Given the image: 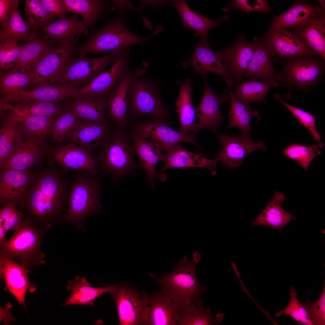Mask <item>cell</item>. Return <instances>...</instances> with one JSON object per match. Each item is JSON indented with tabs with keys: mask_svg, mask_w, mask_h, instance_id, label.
Returning <instances> with one entry per match:
<instances>
[{
	"mask_svg": "<svg viewBox=\"0 0 325 325\" xmlns=\"http://www.w3.org/2000/svg\"><path fill=\"white\" fill-rule=\"evenodd\" d=\"M130 46L126 48L109 70L100 74L87 86L77 90L72 99L90 97H112L124 77L130 71Z\"/></svg>",
	"mask_w": 325,
	"mask_h": 325,
	"instance_id": "13",
	"label": "cell"
},
{
	"mask_svg": "<svg viewBox=\"0 0 325 325\" xmlns=\"http://www.w3.org/2000/svg\"><path fill=\"white\" fill-rule=\"evenodd\" d=\"M171 5L179 14L182 26L194 30V36L196 37L200 36L203 41L208 40L207 34L211 29L219 26L221 22L229 20V16L227 15L213 20L203 15L198 14L190 9L185 0H174Z\"/></svg>",
	"mask_w": 325,
	"mask_h": 325,
	"instance_id": "32",
	"label": "cell"
},
{
	"mask_svg": "<svg viewBox=\"0 0 325 325\" xmlns=\"http://www.w3.org/2000/svg\"><path fill=\"white\" fill-rule=\"evenodd\" d=\"M274 97L290 112L298 122L309 131L312 136V141L317 142L318 147H323L324 143L321 141V136L316 129L315 116L287 103L283 100L281 96L278 93L275 94Z\"/></svg>",
	"mask_w": 325,
	"mask_h": 325,
	"instance_id": "50",
	"label": "cell"
},
{
	"mask_svg": "<svg viewBox=\"0 0 325 325\" xmlns=\"http://www.w3.org/2000/svg\"><path fill=\"white\" fill-rule=\"evenodd\" d=\"M217 138L222 148L213 155L223 165L231 170L241 166L245 158L255 150H260L265 151L267 150L262 141H253L250 136L236 134L231 136L227 133L218 135Z\"/></svg>",
	"mask_w": 325,
	"mask_h": 325,
	"instance_id": "14",
	"label": "cell"
},
{
	"mask_svg": "<svg viewBox=\"0 0 325 325\" xmlns=\"http://www.w3.org/2000/svg\"><path fill=\"white\" fill-rule=\"evenodd\" d=\"M0 104L12 105L19 94L29 85L32 72L24 73L14 67L8 72L0 71Z\"/></svg>",
	"mask_w": 325,
	"mask_h": 325,
	"instance_id": "34",
	"label": "cell"
},
{
	"mask_svg": "<svg viewBox=\"0 0 325 325\" xmlns=\"http://www.w3.org/2000/svg\"><path fill=\"white\" fill-rule=\"evenodd\" d=\"M88 26L79 15L74 14L66 19H59L56 21L39 28L50 43L53 45H62L70 43L78 35L86 34Z\"/></svg>",
	"mask_w": 325,
	"mask_h": 325,
	"instance_id": "29",
	"label": "cell"
},
{
	"mask_svg": "<svg viewBox=\"0 0 325 325\" xmlns=\"http://www.w3.org/2000/svg\"><path fill=\"white\" fill-rule=\"evenodd\" d=\"M66 102L30 100L11 106L18 113L23 116L57 117L67 109Z\"/></svg>",
	"mask_w": 325,
	"mask_h": 325,
	"instance_id": "46",
	"label": "cell"
},
{
	"mask_svg": "<svg viewBox=\"0 0 325 325\" xmlns=\"http://www.w3.org/2000/svg\"><path fill=\"white\" fill-rule=\"evenodd\" d=\"M69 176L68 207L62 223H71L81 228L87 217L98 213L106 214L101 200L103 176L98 173L75 170Z\"/></svg>",
	"mask_w": 325,
	"mask_h": 325,
	"instance_id": "2",
	"label": "cell"
},
{
	"mask_svg": "<svg viewBox=\"0 0 325 325\" xmlns=\"http://www.w3.org/2000/svg\"><path fill=\"white\" fill-rule=\"evenodd\" d=\"M128 132L136 154L138 155L140 161L139 168L144 169L146 172L148 178V187L155 190V179L157 178L161 182H164L167 178L166 174L158 173L155 170L157 164L162 161L163 154L162 153V150L158 146L143 138L138 135Z\"/></svg>",
	"mask_w": 325,
	"mask_h": 325,
	"instance_id": "26",
	"label": "cell"
},
{
	"mask_svg": "<svg viewBox=\"0 0 325 325\" xmlns=\"http://www.w3.org/2000/svg\"><path fill=\"white\" fill-rule=\"evenodd\" d=\"M127 99L129 121L149 115L170 126L171 122L168 115L169 106L162 101L159 85L151 79L141 77L135 79L129 88Z\"/></svg>",
	"mask_w": 325,
	"mask_h": 325,
	"instance_id": "8",
	"label": "cell"
},
{
	"mask_svg": "<svg viewBox=\"0 0 325 325\" xmlns=\"http://www.w3.org/2000/svg\"><path fill=\"white\" fill-rule=\"evenodd\" d=\"M317 145H306L292 144L288 145L281 152L300 165L307 172L309 166L314 158L321 154Z\"/></svg>",
	"mask_w": 325,
	"mask_h": 325,
	"instance_id": "48",
	"label": "cell"
},
{
	"mask_svg": "<svg viewBox=\"0 0 325 325\" xmlns=\"http://www.w3.org/2000/svg\"><path fill=\"white\" fill-rule=\"evenodd\" d=\"M126 129L116 125L107 141L94 155L102 176L108 175L115 184L123 178L140 169L135 159V148Z\"/></svg>",
	"mask_w": 325,
	"mask_h": 325,
	"instance_id": "3",
	"label": "cell"
},
{
	"mask_svg": "<svg viewBox=\"0 0 325 325\" xmlns=\"http://www.w3.org/2000/svg\"><path fill=\"white\" fill-rule=\"evenodd\" d=\"M78 118L66 141L92 152L101 147L110 137L114 126Z\"/></svg>",
	"mask_w": 325,
	"mask_h": 325,
	"instance_id": "16",
	"label": "cell"
},
{
	"mask_svg": "<svg viewBox=\"0 0 325 325\" xmlns=\"http://www.w3.org/2000/svg\"><path fill=\"white\" fill-rule=\"evenodd\" d=\"M211 310L202 305L192 304L180 308L177 325H212L221 322L224 313H219L215 317Z\"/></svg>",
	"mask_w": 325,
	"mask_h": 325,
	"instance_id": "45",
	"label": "cell"
},
{
	"mask_svg": "<svg viewBox=\"0 0 325 325\" xmlns=\"http://www.w3.org/2000/svg\"><path fill=\"white\" fill-rule=\"evenodd\" d=\"M162 161L164 165L161 173L172 168L202 167L208 169L213 175L216 176L219 160L208 159L186 150L178 144L163 154Z\"/></svg>",
	"mask_w": 325,
	"mask_h": 325,
	"instance_id": "31",
	"label": "cell"
},
{
	"mask_svg": "<svg viewBox=\"0 0 325 325\" xmlns=\"http://www.w3.org/2000/svg\"><path fill=\"white\" fill-rule=\"evenodd\" d=\"M18 114V126L23 134L42 139L50 135L54 122L57 117L25 116Z\"/></svg>",
	"mask_w": 325,
	"mask_h": 325,
	"instance_id": "47",
	"label": "cell"
},
{
	"mask_svg": "<svg viewBox=\"0 0 325 325\" xmlns=\"http://www.w3.org/2000/svg\"><path fill=\"white\" fill-rule=\"evenodd\" d=\"M51 159L59 165L64 172L70 169L88 171L94 174L98 169L91 151L72 143L59 145L51 151Z\"/></svg>",
	"mask_w": 325,
	"mask_h": 325,
	"instance_id": "20",
	"label": "cell"
},
{
	"mask_svg": "<svg viewBox=\"0 0 325 325\" xmlns=\"http://www.w3.org/2000/svg\"><path fill=\"white\" fill-rule=\"evenodd\" d=\"M47 11L59 19L67 18L63 0H40Z\"/></svg>",
	"mask_w": 325,
	"mask_h": 325,
	"instance_id": "58",
	"label": "cell"
},
{
	"mask_svg": "<svg viewBox=\"0 0 325 325\" xmlns=\"http://www.w3.org/2000/svg\"><path fill=\"white\" fill-rule=\"evenodd\" d=\"M256 48L255 42L247 41L244 35L237 37L235 42L227 48L215 51L227 69L234 84L243 81Z\"/></svg>",
	"mask_w": 325,
	"mask_h": 325,
	"instance_id": "15",
	"label": "cell"
},
{
	"mask_svg": "<svg viewBox=\"0 0 325 325\" xmlns=\"http://www.w3.org/2000/svg\"><path fill=\"white\" fill-rule=\"evenodd\" d=\"M19 2V0H0V25L2 27L18 8Z\"/></svg>",
	"mask_w": 325,
	"mask_h": 325,
	"instance_id": "57",
	"label": "cell"
},
{
	"mask_svg": "<svg viewBox=\"0 0 325 325\" xmlns=\"http://www.w3.org/2000/svg\"><path fill=\"white\" fill-rule=\"evenodd\" d=\"M234 9L248 14L252 11L263 12H270L272 8L268 2L264 0H233L230 1L228 6L223 8L224 11Z\"/></svg>",
	"mask_w": 325,
	"mask_h": 325,
	"instance_id": "56",
	"label": "cell"
},
{
	"mask_svg": "<svg viewBox=\"0 0 325 325\" xmlns=\"http://www.w3.org/2000/svg\"><path fill=\"white\" fill-rule=\"evenodd\" d=\"M197 263L184 256L171 272L160 276L151 273L149 276L155 279L160 287V290L180 308L192 304L202 305L201 296L208 289L198 279Z\"/></svg>",
	"mask_w": 325,
	"mask_h": 325,
	"instance_id": "4",
	"label": "cell"
},
{
	"mask_svg": "<svg viewBox=\"0 0 325 325\" xmlns=\"http://www.w3.org/2000/svg\"><path fill=\"white\" fill-rule=\"evenodd\" d=\"M200 253H198L197 252H196L194 254L193 256V259L197 262L199 261L200 259Z\"/></svg>",
	"mask_w": 325,
	"mask_h": 325,
	"instance_id": "61",
	"label": "cell"
},
{
	"mask_svg": "<svg viewBox=\"0 0 325 325\" xmlns=\"http://www.w3.org/2000/svg\"><path fill=\"white\" fill-rule=\"evenodd\" d=\"M158 32L141 36L131 32L126 27L124 19L118 17L94 32L85 42L79 45V54L92 53L95 55L104 52L115 51L132 45H140L149 42Z\"/></svg>",
	"mask_w": 325,
	"mask_h": 325,
	"instance_id": "7",
	"label": "cell"
},
{
	"mask_svg": "<svg viewBox=\"0 0 325 325\" xmlns=\"http://www.w3.org/2000/svg\"><path fill=\"white\" fill-rule=\"evenodd\" d=\"M126 48L96 58L79 54L70 61L54 84L67 85L78 90L87 86L104 72L107 65L113 63Z\"/></svg>",
	"mask_w": 325,
	"mask_h": 325,
	"instance_id": "9",
	"label": "cell"
},
{
	"mask_svg": "<svg viewBox=\"0 0 325 325\" xmlns=\"http://www.w3.org/2000/svg\"><path fill=\"white\" fill-rule=\"evenodd\" d=\"M110 98L87 97L66 102L67 108L73 111L78 118L107 125L110 122L105 117Z\"/></svg>",
	"mask_w": 325,
	"mask_h": 325,
	"instance_id": "37",
	"label": "cell"
},
{
	"mask_svg": "<svg viewBox=\"0 0 325 325\" xmlns=\"http://www.w3.org/2000/svg\"><path fill=\"white\" fill-rule=\"evenodd\" d=\"M66 12L80 15L88 28H93L109 6L101 0H63Z\"/></svg>",
	"mask_w": 325,
	"mask_h": 325,
	"instance_id": "42",
	"label": "cell"
},
{
	"mask_svg": "<svg viewBox=\"0 0 325 325\" xmlns=\"http://www.w3.org/2000/svg\"><path fill=\"white\" fill-rule=\"evenodd\" d=\"M43 139L23 135L22 141L0 167V171L24 170L40 161L46 154V147Z\"/></svg>",
	"mask_w": 325,
	"mask_h": 325,
	"instance_id": "19",
	"label": "cell"
},
{
	"mask_svg": "<svg viewBox=\"0 0 325 325\" xmlns=\"http://www.w3.org/2000/svg\"><path fill=\"white\" fill-rule=\"evenodd\" d=\"M191 82V80L189 79L177 82L180 85V89L178 99L175 104L180 123L179 132L184 133L190 131L198 133L202 131L195 120V110L191 95L193 87Z\"/></svg>",
	"mask_w": 325,
	"mask_h": 325,
	"instance_id": "36",
	"label": "cell"
},
{
	"mask_svg": "<svg viewBox=\"0 0 325 325\" xmlns=\"http://www.w3.org/2000/svg\"><path fill=\"white\" fill-rule=\"evenodd\" d=\"M116 288V284L102 287H92L85 278L76 276L74 280L68 281L67 289L71 291V294L62 305L87 306L90 304L93 306V301L96 298L105 293L111 294Z\"/></svg>",
	"mask_w": 325,
	"mask_h": 325,
	"instance_id": "38",
	"label": "cell"
},
{
	"mask_svg": "<svg viewBox=\"0 0 325 325\" xmlns=\"http://www.w3.org/2000/svg\"><path fill=\"white\" fill-rule=\"evenodd\" d=\"M56 46L51 45L45 35H37L33 41L24 45L14 67L23 72H31L42 57Z\"/></svg>",
	"mask_w": 325,
	"mask_h": 325,
	"instance_id": "41",
	"label": "cell"
},
{
	"mask_svg": "<svg viewBox=\"0 0 325 325\" xmlns=\"http://www.w3.org/2000/svg\"><path fill=\"white\" fill-rule=\"evenodd\" d=\"M277 60L282 67L280 84L287 89L284 95L287 98L294 90L309 93L323 80L325 61L317 54Z\"/></svg>",
	"mask_w": 325,
	"mask_h": 325,
	"instance_id": "6",
	"label": "cell"
},
{
	"mask_svg": "<svg viewBox=\"0 0 325 325\" xmlns=\"http://www.w3.org/2000/svg\"><path fill=\"white\" fill-rule=\"evenodd\" d=\"M320 6L308 0H297L282 14L272 16V23L267 33L278 29L289 28L292 30L302 25L311 18L325 11V4Z\"/></svg>",
	"mask_w": 325,
	"mask_h": 325,
	"instance_id": "27",
	"label": "cell"
},
{
	"mask_svg": "<svg viewBox=\"0 0 325 325\" xmlns=\"http://www.w3.org/2000/svg\"><path fill=\"white\" fill-rule=\"evenodd\" d=\"M0 167L23 139L18 123L19 115L12 107L0 106Z\"/></svg>",
	"mask_w": 325,
	"mask_h": 325,
	"instance_id": "28",
	"label": "cell"
},
{
	"mask_svg": "<svg viewBox=\"0 0 325 325\" xmlns=\"http://www.w3.org/2000/svg\"><path fill=\"white\" fill-rule=\"evenodd\" d=\"M290 299L287 306L283 310L275 313V315L279 317L287 315L300 324L313 325L306 310L297 298V294L294 286L290 287Z\"/></svg>",
	"mask_w": 325,
	"mask_h": 325,
	"instance_id": "52",
	"label": "cell"
},
{
	"mask_svg": "<svg viewBox=\"0 0 325 325\" xmlns=\"http://www.w3.org/2000/svg\"><path fill=\"white\" fill-rule=\"evenodd\" d=\"M17 44V43L13 42L0 44V71H8L14 67L24 45L19 46Z\"/></svg>",
	"mask_w": 325,
	"mask_h": 325,
	"instance_id": "55",
	"label": "cell"
},
{
	"mask_svg": "<svg viewBox=\"0 0 325 325\" xmlns=\"http://www.w3.org/2000/svg\"><path fill=\"white\" fill-rule=\"evenodd\" d=\"M111 294L116 303L120 325H144L149 305V295L144 290L126 283L116 284Z\"/></svg>",
	"mask_w": 325,
	"mask_h": 325,
	"instance_id": "12",
	"label": "cell"
},
{
	"mask_svg": "<svg viewBox=\"0 0 325 325\" xmlns=\"http://www.w3.org/2000/svg\"><path fill=\"white\" fill-rule=\"evenodd\" d=\"M285 200L284 194L275 192L265 208L256 218L252 221L250 226H268L277 229L282 233L284 227L291 221L296 219L294 216L287 212L281 206V204Z\"/></svg>",
	"mask_w": 325,
	"mask_h": 325,
	"instance_id": "33",
	"label": "cell"
},
{
	"mask_svg": "<svg viewBox=\"0 0 325 325\" xmlns=\"http://www.w3.org/2000/svg\"><path fill=\"white\" fill-rule=\"evenodd\" d=\"M302 41L325 61V11L292 29Z\"/></svg>",
	"mask_w": 325,
	"mask_h": 325,
	"instance_id": "35",
	"label": "cell"
},
{
	"mask_svg": "<svg viewBox=\"0 0 325 325\" xmlns=\"http://www.w3.org/2000/svg\"><path fill=\"white\" fill-rule=\"evenodd\" d=\"M26 22L37 29L51 23L56 18L46 9L40 0H26L24 8Z\"/></svg>",
	"mask_w": 325,
	"mask_h": 325,
	"instance_id": "49",
	"label": "cell"
},
{
	"mask_svg": "<svg viewBox=\"0 0 325 325\" xmlns=\"http://www.w3.org/2000/svg\"><path fill=\"white\" fill-rule=\"evenodd\" d=\"M140 5L138 8L141 12L144 7L147 5H151L153 7L166 5L169 3V1H140Z\"/></svg>",
	"mask_w": 325,
	"mask_h": 325,
	"instance_id": "60",
	"label": "cell"
},
{
	"mask_svg": "<svg viewBox=\"0 0 325 325\" xmlns=\"http://www.w3.org/2000/svg\"><path fill=\"white\" fill-rule=\"evenodd\" d=\"M232 86L227 85L224 90V92L228 95L231 100L227 128L237 127L242 131V135L249 136V132L252 130L250 126L251 119L253 117H258L260 114L257 111L253 110L250 104H244L237 99L233 93Z\"/></svg>",
	"mask_w": 325,
	"mask_h": 325,
	"instance_id": "40",
	"label": "cell"
},
{
	"mask_svg": "<svg viewBox=\"0 0 325 325\" xmlns=\"http://www.w3.org/2000/svg\"><path fill=\"white\" fill-rule=\"evenodd\" d=\"M78 118L73 111L67 108L63 113L57 117L50 134L53 141L59 144L65 141L68 134L76 124Z\"/></svg>",
	"mask_w": 325,
	"mask_h": 325,
	"instance_id": "51",
	"label": "cell"
},
{
	"mask_svg": "<svg viewBox=\"0 0 325 325\" xmlns=\"http://www.w3.org/2000/svg\"><path fill=\"white\" fill-rule=\"evenodd\" d=\"M80 36L73 42L57 45L46 53L34 66L28 87L33 89L54 84L70 61L78 55L76 45Z\"/></svg>",
	"mask_w": 325,
	"mask_h": 325,
	"instance_id": "10",
	"label": "cell"
},
{
	"mask_svg": "<svg viewBox=\"0 0 325 325\" xmlns=\"http://www.w3.org/2000/svg\"><path fill=\"white\" fill-rule=\"evenodd\" d=\"M203 78L204 92L201 102L195 110L196 115L202 131L207 128L212 132L217 133L226 117L222 115L220 105L229 98L224 92L218 94L212 89L208 82L207 73L203 74Z\"/></svg>",
	"mask_w": 325,
	"mask_h": 325,
	"instance_id": "18",
	"label": "cell"
},
{
	"mask_svg": "<svg viewBox=\"0 0 325 325\" xmlns=\"http://www.w3.org/2000/svg\"><path fill=\"white\" fill-rule=\"evenodd\" d=\"M28 268L21 263L17 262L14 259L0 254V277L17 300L24 307H26V292H32L36 289L29 281Z\"/></svg>",
	"mask_w": 325,
	"mask_h": 325,
	"instance_id": "22",
	"label": "cell"
},
{
	"mask_svg": "<svg viewBox=\"0 0 325 325\" xmlns=\"http://www.w3.org/2000/svg\"><path fill=\"white\" fill-rule=\"evenodd\" d=\"M280 85L277 83L250 80L242 82L236 85L234 87V91L233 93L237 99L244 104L254 102L259 105L267 103L266 95L271 88Z\"/></svg>",
	"mask_w": 325,
	"mask_h": 325,
	"instance_id": "44",
	"label": "cell"
},
{
	"mask_svg": "<svg viewBox=\"0 0 325 325\" xmlns=\"http://www.w3.org/2000/svg\"><path fill=\"white\" fill-rule=\"evenodd\" d=\"M262 38L271 47L275 53V59L317 55L302 41L296 32L287 28L266 33Z\"/></svg>",
	"mask_w": 325,
	"mask_h": 325,
	"instance_id": "17",
	"label": "cell"
},
{
	"mask_svg": "<svg viewBox=\"0 0 325 325\" xmlns=\"http://www.w3.org/2000/svg\"><path fill=\"white\" fill-rule=\"evenodd\" d=\"M193 54L182 63L184 68L190 66L194 74H204L211 72L216 73L225 80L227 85H234L227 69L219 59L215 51L211 49L208 40L194 45Z\"/></svg>",
	"mask_w": 325,
	"mask_h": 325,
	"instance_id": "24",
	"label": "cell"
},
{
	"mask_svg": "<svg viewBox=\"0 0 325 325\" xmlns=\"http://www.w3.org/2000/svg\"><path fill=\"white\" fill-rule=\"evenodd\" d=\"M180 307L160 290L149 295L144 325H177Z\"/></svg>",
	"mask_w": 325,
	"mask_h": 325,
	"instance_id": "30",
	"label": "cell"
},
{
	"mask_svg": "<svg viewBox=\"0 0 325 325\" xmlns=\"http://www.w3.org/2000/svg\"><path fill=\"white\" fill-rule=\"evenodd\" d=\"M113 2L121 11L125 10H135L140 12L138 8L135 7L129 1L113 0Z\"/></svg>",
	"mask_w": 325,
	"mask_h": 325,
	"instance_id": "59",
	"label": "cell"
},
{
	"mask_svg": "<svg viewBox=\"0 0 325 325\" xmlns=\"http://www.w3.org/2000/svg\"><path fill=\"white\" fill-rule=\"evenodd\" d=\"M70 188L68 173L50 160L49 167L32 171L29 189L18 209L37 224L62 223L68 207Z\"/></svg>",
	"mask_w": 325,
	"mask_h": 325,
	"instance_id": "1",
	"label": "cell"
},
{
	"mask_svg": "<svg viewBox=\"0 0 325 325\" xmlns=\"http://www.w3.org/2000/svg\"><path fill=\"white\" fill-rule=\"evenodd\" d=\"M0 171V207L12 203L18 207L29 189L32 170L29 169Z\"/></svg>",
	"mask_w": 325,
	"mask_h": 325,
	"instance_id": "25",
	"label": "cell"
},
{
	"mask_svg": "<svg viewBox=\"0 0 325 325\" xmlns=\"http://www.w3.org/2000/svg\"><path fill=\"white\" fill-rule=\"evenodd\" d=\"M52 225L36 224L25 216L10 239L0 245V254L20 261L28 268L44 265L41 248L43 238Z\"/></svg>",
	"mask_w": 325,
	"mask_h": 325,
	"instance_id": "5",
	"label": "cell"
},
{
	"mask_svg": "<svg viewBox=\"0 0 325 325\" xmlns=\"http://www.w3.org/2000/svg\"><path fill=\"white\" fill-rule=\"evenodd\" d=\"M127 129L158 146L166 152L181 142L190 143L201 148L197 139L198 133L176 131L162 120L154 117L129 123Z\"/></svg>",
	"mask_w": 325,
	"mask_h": 325,
	"instance_id": "11",
	"label": "cell"
},
{
	"mask_svg": "<svg viewBox=\"0 0 325 325\" xmlns=\"http://www.w3.org/2000/svg\"><path fill=\"white\" fill-rule=\"evenodd\" d=\"M25 22L17 8L7 23L0 31V44L6 42L17 43L20 41L27 43L33 41L37 36L36 29Z\"/></svg>",
	"mask_w": 325,
	"mask_h": 325,
	"instance_id": "43",
	"label": "cell"
},
{
	"mask_svg": "<svg viewBox=\"0 0 325 325\" xmlns=\"http://www.w3.org/2000/svg\"><path fill=\"white\" fill-rule=\"evenodd\" d=\"M78 89L67 85L53 84L20 93L14 104L30 100L63 102L72 99Z\"/></svg>",
	"mask_w": 325,
	"mask_h": 325,
	"instance_id": "39",
	"label": "cell"
},
{
	"mask_svg": "<svg viewBox=\"0 0 325 325\" xmlns=\"http://www.w3.org/2000/svg\"><path fill=\"white\" fill-rule=\"evenodd\" d=\"M253 41L256 44V48L244 77H248L250 80H261L280 84L281 72L276 71L273 68L272 58L275 54L271 47L262 37H255Z\"/></svg>",
	"mask_w": 325,
	"mask_h": 325,
	"instance_id": "23",
	"label": "cell"
},
{
	"mask_svg": "<svg viewBox=\"0 0 325 325\" xmlns=\"http://www.w3.org/2000/svg\"><path fill=\"white\" fill-rule=\"evenodd\" d=\"M148 65L143 62L133 71H130L124 77L113 95L110 98L109 111L106 119L120 128L126 129L129 124V109L127 95L129 87L136 78L144 75Z\"/></svg>",
	"mask_w": 325,
	"mask_h": 325,
	"instance_id": "21",
	"label": "cell"
},
{
	"mask_svg": "<svg viewBox=\"0 0 325 325\" xmlns=\"http://www.w3.org/2000/svg\"><path fill=\"white\" fill-rule=\"evenodd\" d=\"M12 203H6L1 207L0 225L4 228L6 234L10 230H16L25 217L23 212Z\"/></svg>",
	"mask_w": 325,
	"mask_h": 325,
	"instance_id": "53",
	"label": "cell"
},
{
	"mask_svg": "<svg viewBox=\"0 0 325 325\" xmlns=\"http://www.w3.org/2000/svg\"><path fill=\"white\" fill-rule=\"evenodd\" d=\"M305 309L313 325H325V280L323 289L318 299L314 303L308 299L301 302Z\"/></svg>",
	"mask_w": 325,
	"mask_h": 325,
	"instance_id": "54",
	"label": "cell"
}]
</instances>
